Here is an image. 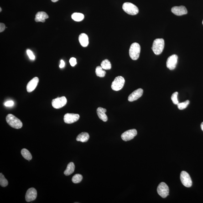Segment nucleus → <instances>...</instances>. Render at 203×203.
I'll return each mask as SVG.
<instances>
[{
    "label": "nucleus",
    "mask_w": 203,
    "mask_h": 203,
    "mask_svg": "<svg viewBox=\"0 0 203 203\" xmlns=\"http://www.w3.org/2000/svg\"><path fill=\"white\" fill-rule=\"evenodd\" d=\"M143 89H137L135 91H133L129 96L128 97V101L133 102L136 101V100L138 99L142 96V95H143Z\"/></svg>",
    "instance_id": "14"
},
{
    "label": "nucleus",
    "mask_w": 203,
    "mask_h": 203,
    "mask_svg": "<svg viewBox=\"0 0 203 203\" xmlns=\"http://www.w3.org/2000/svg\"><path fill=\"white\" fill-rule=\"evenodd\" d=\"M27 54H28L29 59H31V60H34L35 59V56L34 54H33V52L31 50H29V49L27 50Z\"/></svg>",
    "instance_id": "29"
},
{
    "label": "nucleus",
    "mask_w": 203,
    "mask_h": 203,
    "mask_svg": "<svg viewBox=\"0 0 203 203\" xmlns=\"http://www.w3.org/2000/svg\"><path fill=\"white\" fill-rule=\"evenodd\" d=\"M14 104V102L12 101H10L6 102L4 104V105L6 106H8V107H10V106H13Z\"/></svg>",
    "instance_id": "31"
},
{
    "label": "nucleus",
    "mask_w": 203,
    "mask_h": 203,
    "mask_svg": "<svg viewBox=\"0 0 203 203\" xmlns=\"http://www.w3.org/2000/svg\"><path fill=\"white\" fill-rule=\"evenodd\" d=\"M101 66L104 70H110L111 68V63L108 59H105L101 63Z\"/></svg>",
    "instance_id": "23"
},
{
    "label": "nucleus",
    "mask_w": 203,
    "mask_h": 203,
    "mask_svg": "<svg viewBox=\"0 0 203 203\" xmlns=\"http://www.w3.org/2000/svg\"><path fill=\"white\" fill-rule=\"evenodd\" d=\"M59 1V0H51L52 2H57V1Z\"/></svg>",
    "instance_id": "35"
},
{
    "label": "nucleus",
    "mask_w": 203,
    "mask_h": 203,
    "mask_svg": "<svg viewBox=\"0 0 203 203\" xmlns=\"http://www.w3.org/2000/svg\"><path fill=\"white\" fill-rule=\"evenodd\" d=\"M23 158L27 160L30 161L32 159V156L29 151L26 149H23L21 152Z\"/></svg>",
    "instance_id": "21"
},
{
    "label": "nucleus",
    "mask_w": 203,
    "mask_h": 203,
    "mask_svg": "<svg viewBox=\"0 0 203 203\" xmlns=\"http://www.w3.org/2000/svg\"><path fill=\"white\" fill-rule=\"evenodd\" d=\"M137 131L136 129L129 130L122 134L121 138L123 141L127 142L133 139L137 135Z\"/></svg>",
    "instance_id": "9"
},
{
    "label": "nucleus",
    "mask_w": 203,
    "mask_h": 203,
    "mask_svg": "<svg viewBox=\"0 0 203 203\" xmlns=\"http://www.w3.org/2000/svg\"><path fill=\"white\" fill-rule=\"evenodd\" d=\"M201 128L202 130V131H203V122H202V123L201 124Z\"/></svg>",
    "instance_id": "34"
},
{
    "label": "nucleus",
    "mask_w": 203,
    "mask_h": 203,
    "mask_svg": "<svg viewBox=\"0 0 203 203\" xmlns=\"http://www.w3.org/2000/svg\"><path fill=\"white\" fill-rule=\"evenodd\" d=\"M67 102L66 97L64 96L54 99L52 102V106L54 108L59 109L63 107Z\"/></svg>",
    "instance_id": "8"
},
{
    "label": "nucleus",
    "mask_w": 203,
    "mask_h": 203,
    "mask_svg": "<svg viewBox=\"0 0 203 203\" xmlns=\"http://www.w3.org/2000/svg\"><path fill=\"white\" fill-rule=\"evenodd\" d=\"M189 104H190V101L189 100H187L184 102L180 103H179L177 105L179 110H183L186 108Z\"/></svg>",
    "instance_id": "27"
},
{
    "label": "nucleus",
    "mask_w": 203,
    "mask_h": 203,
    "mask_svg": "<svg viewBox=\"0 0 203 203\" xmlns=\"http://www.w3.org/2000/svg\"><path fill=\"white\" fill-rule=\"evenodd\" d=\"M157 191L158 195L163 198H165L169 195V187L163 182L160 183L158 185Z\"/></svg>",
    "instance_id": "6"
},
{
    "label": "nucleus",
    "mask_w": 203,
    "mask_h": 203,
    "mask_svg": "<svg viewBox=\"0 0 203 203\" xmlns=\"http://www.w3.org/2000/svg\"><path fill=\"white\" fill-rule=\"evenodd\" d=\"M72 18L75 21L80 22L84 19V16L82 14L75 13L73 14L72 15Z\"/></svg>",
    "instance_id": "22"
},
{
    "label": "nucleus",
    "mask_w": 203,
    "mask_h": 203,
    "mask_svg": "<svg viewBox=\"0 0 203 203\" xmlns=\"http://www.w3.org/2000/svg\"><path fill=\"white\" fill-rule=\"evenodd\" d=\"M141 47L137 43L131 44L129 50V55L131 59L134 60H137L139 57Z\"/></svg>",
    "instance_id": "3"
},
{
    "label": "nucleus",
    "mask_w": 203,
    "mask_h": 203,
    "mask_svg": "<svg viewBox=\"0 0 203 203\" xmlns=\"http://www.w3.org/2000/svg\"><path fill=\"white\" fill-rule=\"evenodd\" d=\"M79 42L82 46L84 47L87 46L89 43V37L87 35L82 33L79 37Z\"/></svg>",
    "instance_id": "18"
},
{
    "label": "nucleus",
    "mask_w": 203,
    "mask_h": 203,
    "mask_svg": "<svg viewBox=\"0 0 203 203\" xmlns=\"http://www.w3.org/2000/svg\"><path fill=\"white\" fill-rule=\"evenodd\" d=\"M90 138L88 133L86 132H82L77 136L76 140L82 142H87Z\"/></svg>",
    "instance_id": "19"
},
{
    "label": "nucleus",
    "mask_w": 203,
    "mask_h": 203,
    "mask_svg": "<svg viewBox=\"0 0 203 203\" xmlns=\"http://www.w3.org/2000/svg\"><path fill=\"white\" fill-rule=\"evenodd\" d=\"M65 66V63L63 60H61V64L60 65H59V67L60 68H63Z\"/></svg>",
    "instance_id": "33"
},
{
    "label": "nucleus",
    "mask_w": 203,
    "mask_h": 203,
    "mask_svg": "<svg viewBox=\"0 0 203 203\" xmlns=\"http://www.w3.org/2000/svg\"><path fill=\"white\" fill-rule=\"evenodd\" d=\"M7 123L10 127L14 128L20 129L23 126V123L19 119L12 114H9L6 118Z\"/></svg>",
    "instance_id": "1"
},
{
    "label": "nucleus",
    "mask_w": 203,
    "mask_h": 203,
    "mask_svg": "<svg viewBox=\"0 0 203 203\" xmlns=\"http://www.w3.org/2000/svg\"><path fill=\"white\" fill-rule=\"evenodd\" d=\"M75 166L73 162H70L68 164L66 169L64 172V174L66 176H69L72 174L75 171Z\"/></svg>",
    "instance_id": "20"
},
{
    "label": "nucleus",
    "mask_w": 203,
    "mask_h": 203,
    "mask_svg": "<svg viewBox=\"0 0 203 203\" xmlns=\"http://www.w3.org/2000/svg\"><path fill=\"white\" fill-rule=\"evenodd\" d=\"M178 92H175L171 96V99L173 103L175 105H177L179 103V101L178 99Z\"/></svg>",
    "instance_id": "28"
},
{
    "label": "nucleus",
    "mask_w": 203,
    "mask_h": 203,
    "mask_svg": "<svg viewBox=\"0 0 203 203\" xmlns=\"http://www.w3.org/2000/svg\"><path fill=\"white\" fill-rule=\"evenodd\" d=\"M82 175L80 174H77L73 176L72 178V181L75 184H78L82 181Z\"/></svg>",
    "instance_id": "25"
},
{
    "label": "nucleus",
    "mask_w": 203,
    "mask_h": 203,
    "mask_svg": "<svg viewBox=\"0 0 203 203\" xmlns=\"http://www.w3.org/2000/svg\"><path fill=\"white\" fill-rule=\"evenodd\" d=\"M37 196V191L34 188H30L27 192L25 199L27 202H30L35 200Z\"/></svg>",
    "instance_id": "12"
},
{
    "label": "nucleus",
    "mask_w": 203,
    "mask_h": 203,
    "mask_svg": "<svg viewBox=\"0 0 203 203\" xmlns=\"http://www.w3.org/2000/svg\"><path fill=\"white\" fill-rule=\"evenodd\" d=\"M164 47V41L163 38H157L154 41L152 48L154 54L159 55L163 52Z\"/></svg>",
    "instance_id": "2"
},
{
    "label": "nucleus",
    "mask_w": 203,
    "mask_h": 203,
    "mask_svg": "<svg viewBox=\"0 0 203 203\" xmlns=\"http://www.w3.org/2000/svg\"><path fill=\"white\" fill-rule=\"evenodd\" d=\"M78 114L74 113H67L64 115V121L66 123L71 124L77 122L80 119Z\"/></svg>",
    "instance_id": "11"
},
{
    "label": "nucleus",
    "mask_w": 203,
    "mask_h": 203,
    "mask_svg": "<svg viewBox=\"0 0 203 203\" xmlns=\"http://www.w3.org/2000/svg\"><path fill=\"white\" fill-rule=\"evenodd\" d=\"M106 109L102 107L98 108L97 110V114L99 118L104 122L108 121L107 116L106 114Z\"/></svg>",
    "instance_id": "16"
},
{
    "label": "nucleus",
    "mask_w": 203,
    "mask_h": 203,
    "mask_svg": "<svg viewBox=\"0 0 203 203\" xmlns=\"http://www.w3.org/2000/svg\"><path fill=\"white\" fill-rule=\"evenodd\" d=\"M39 82V79L38 77H35L33 78L32 80L28 83L27 85V90L28 92L30 93L34 91L37 85Z\"/></svg>",
    "instance_id": "15"
},
{
    "label": "nucleus",
    "mask_w": 203,
    "mask_h": 203,
    "mask_svg": "<svg viewBox=\"0 0 203 203\" xmlns=\"http://www.w3.org/2000/svg\"><path fill=\"white\" fill-rule=\"evenodd\" d=\"M2 11V9H1V8H0V12H1Z\"/></svg>",
    "instance_id": "36"
},
{
    "label": "nucleus",
    "mask_w": 203,
    "mask_h": 203,
    "mask_svg": "<svg viewBox=\"0 0 203 203\" xmlns=\"http://www.w3.org/2000/svg\"><path fill=\"white\" fill-rule=\"evenodd\" d=\"M202 24L203 25V21H202Z\"/></svg>",
    "instance_id": "37"
},
{
    "label": "nucleus",
    "mask_w": 203,
    "mask_h": 203,
    "mask_svg": "<svg viewBox=\"0 0 203 203\" xmlns=\"http://www.w3.org/2000/svg\"><path fill=\"white\" fill-rule=\"evenodd\" d=\"M0 185L2 187H5L8 185V181L2 173L0 174Z\"/></svg>",
    "instance_id": "26"
},
{
    "label": "nucleus",
    "mask_w": 203,
    "mask_h": 203,
    "mask_svg": "<svg viewBox=\"0 0 203 203\" xmlns=\"http://www.w3.org/2000/svg\"><path fill=\"white\" fill-rule=\"evenodd\" d=\"M172 12L176 15L183 16L187 13V10L184 6H176L173 7L171 9Z\"/></svg>",
    "instance_id": "13"
},
{
    "label": "nucleus",
    "mask_w": 203,
    "mask_h": 203,
    "mask_svg": "<svg viewBox=\"0 0 203 203\" xmlns=\"http://www.w3.org/2000/svg\"><path fill=\"white\" fill-rule=\"evenodd\" d=\"M122 8L126 13L131 15H135L139 12L138 7L135 5L130 2H125L124 3Z\"/></svg>",
    "instance_id": "4"
},
{
    "label": "nucleus",
    "mask_w": 203,
    "mask_h": 203,
    "mask_svg": "<svg viewBox=\"0 0 203 203\" xmlns=\"http://www.w3.org/2000/svg\"><path fill=\"white\" fill-rule=\"evenodd\" d=\"M178 59V56L175 54L169 57L167 61V67L170 70H173L175 69L177 64Z\"/></svg>",
    "instance_id": "10"
},
{
    "label": "nucleus",
    "mask_w": 203,
    "mask_h": 203,
    "mask_svg": "<svg viewBox=\"0 0 203 203\" xmlns=\"http://www.w3.org/2000/svg\"><path fill=\"white\" fill-rule=\"evenodd\" d=\"M180 179L182 184L187 187H190L192 185V181L189 174L183 171L180 175Z\"/></svg>",
    "instance_id": "7"
},
{
    "label": "nucleus",
    "mask_w": 203,
    "mask_h": 203,
    "mask_svg": "<svg viewBox=\"0 0 203 203\" xmlns=\"http://www.w3.org/2000/svg\"><path fill=\"white\" fill-rule=\"evenodd\" d=\"M49 18L48 15L45 12H38L35 16V21L36 22H44L45 20Z\"/></svg>",
    "instance_id": "17"
},
{
    "label": "nucleus",
    "mask_w": 203,
    "mask_h": 203,
    "mask_svg": "<svg viewBox=\"0 0 203 203\" xmlns=\"http://www.w3.org/2000/svg\"><path fill=\"white\" fill-rule=\"evenodd\" d=\"M5 25L3 23H0V32L2 33L5 30Z\"/></svg>",
    "instance_id": "32"
},
{
    "label": "nucleus",
    "mask_w": 203,
    "mask_h": 203,
    "mask_svg": "<svg viewBox=\"0 0 203 203\" xmlns=\"http://www.w3.org/2000/svg\"><path fill=\"white\" fill-rule=\"evenodd\" d=\"M95 72L97 76L101 78L104 77L106 74V72L103 70L101 66H97L96 68Z\"/></svg>",
    "instance_id": "24"
},
{
    "label": "nucleus",
    "mask_w": 203,
    "mask_h": 203,
    "mask_svg": "<svg viewBox=\"0 0 203 203\" xmlns=\"http://www.w3.org/2000/svg\"><path fill=\"white\" fill-rule=\"evenodd\" d=\"M125 83V80L123 77H116L112 82L111 88L114 91H118L123 88Z\"/></svg>",
    "instance_id": "5"
},
{
    "label": "nucleus",
    "mask_w": 203,
    "mask_h": 203,
    "mask_svg": "<svg viewBox=\"0 0 203 203\" xmlns=\"http://www.w3.org/2000/svg\"><path fill=\"white\" fill-rule=\"evenodd\" d=\"M69 62L72 66H75L77 64L76 59L75 58H72L69 60Z\"/></svg>",
    "instance_id": "30"
}]
</instances>
